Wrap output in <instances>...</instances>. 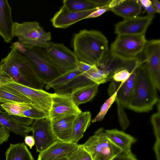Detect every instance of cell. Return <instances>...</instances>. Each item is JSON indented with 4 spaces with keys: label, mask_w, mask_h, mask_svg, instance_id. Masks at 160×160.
I'll return each mask as SVG.
<instances>
[{
    "label": "cell",
    "mask_w": 160,
    "mask_h": 160,
    "mask_svg": "<svg viewBox=\"0 0 160 160\" xmlns=\"http://www.w3.org/2000/svg\"><path fill=\"white\" fill-rule=\"evenodd\" d=\"M0 74L25 86L42 89L45 85L36 74L29 60L12 43L8 55L0 62Z\"/></svg>",
    "instance_id": "cell-1"
},
{
    "label": "cell",
    "mask_w": 160,
    "mask_h": 160,
    "mask_svg": "<svg viewBox=\"0 0 160 160\" xmlns=\"http://www.w3.org/2000/svg\"><path fill=\"white\" fill-rule=\"evenodd\" d=\"M73 46L78 61L92 65H97L109 51L107 38L96 30L80 31L74 37Z\"/></svg>",
    "instance_id": "cell-2"
},
{
    "label": "cell",
    "mask_w": 160,
    "mask_h": 160,
    "mask_svg": "<svg viewBox=\"0 0 160 160\" xmlns=\"http://www.w3.org/2000/svg\"><path fill=\"white\" fill-rule=\"evenodd\" d=\"M144 62L138 67L134 87L127 107L138 112L152 110L159 99L157 88Z\"/></svg>",
    "instance_id": "cell-3"
},
{
    "label": "cell",
    "mask_w": 160,
    "mask_h": 160,
    "mask_svg": "<svg viewBox=\"0 0 160 160\" xmlns=\"http://www.w3.org/2000/svg\"><path fill=\"white\" fill-rule=\"evenodd\" d=\"M16 43L18 50L31 62L36 74L44 85L67 71L53 64L45 55L42 48L27 47L18 42Z\"/></svg>",
    "instance_id": "cell-4"
},
{
    "label": "cell",
    "mask_w": 160,
    "mask_h": 160,
    "mask_svg": "<svg viewBox=\"0 0 160 160\" xmlns=\"http://www.w3.org/2000/svg\"><path fill=\"white\" fill-rule=\"evenodd\" d=\"M12 33L19 42L28 48H44L52 38L51 33L46 32L36 21L14 22Z\"/></svg>",
    "instance_id": "cell-5"
},
{
    "label": "cell",
    "mask_w": 160,
    "mask_h": 160,
    "mask_svg": "<svg viewBox=\"0 0 160 160\" xmlns=\"http://www.w3.org/2000/svg\"><path fill=\"white\" fill-rule=\"evenodd\" d=\"M147 41L145 35H118L111 44L109 52L122 59H135L142 52Z\"/></svg>",
    "instance_id": "cell-6"
},
{
    "label": "cell",
    "mask_w": 160,
    "mask_h": 160,
    "mask_svg": "<svg viewBox=\"0 0 160 160\" xmlns=\"http://www.w3.org/2000/svg\"><path fill=\"white\" fill-rule=\"evenodd\" d=\"M0 83L9 91L26 97L34 106L48 112L51 104V93L25 86L0 74Z\"/></svg>",
    "instance_id": "cell-7"
},
{
    "label": "cell",
    "mask_w": 160,
    "mask_h": 160,
    "mask_svg": "<svg viewBox=\"0 0 160 160\" xmlns=\"http://www.w3.org/2000/svg\"><path fill=\"white\" fill-rule=\"evenodd\" d=\"M82 145L92 160H108L123 152L108 139L102 128L96 131Z\"/></svg>",
    "instance_id": "cell-8"
},
{
    "label": "cell",
    "mask_w": 160,
    "mask_h": 160,
    "mask_svg": "<svg viewBox=\"0 0 160 160\" xmlns=\"http://www.w3.org/2000/svg\"><path fill=\"white\" fill-rule=\"evenodd\" d=\"M42 49L46 58L58 68L67 71L77 68L79 61L76 56L63 44L49 42Z\"/></svg>",
    "instance_id": "cell-9"
},
{
    "label": "cell",
    "mask_w": 160,
    "mask_h": 160,
    "mask_svg": "<svg viewBox=\"0 0 160 160\" xmlns=\"http://www.w3.org/2000/svg\"><path fill=\"white\" fill-rule=\"evenodd\" d=\"M148 71L157 90L160 89V40L147 41L142 52Z\"/></svg>",
    "instance_id": "cell-10"
},
{
    "label": "cell",
    "mask_w": 160,
    "mask_h": 160,
    "mask_svg": "<svg viewBox=\"0 0 160 160\" xmlns=\"http://www.w3.org/2000/svg\"><path fill=\"white\" fill-rule=\"evenodd\" d=\"M31 127L37 152L44 150L57 140L52 131L49 118L35 120Z\"/></svg>",
    "instance_id": "cell-11"
},
{
    "label": "cell",
    "mask_w": 160,
    "mask_h": 160,
    "mask_svg": "<svg viewBox=\"0 0 160 160\" xmlns=\"http://www.w3.org/2000/svg\"><path fill=\"white\" fill-rule=\"evenodd\" d=\"M143 63V62L138 58L131 60L119 58L112 55L109 50L106 56L96 66L107 75V81H109L112 80L113 74L118 70L126 68L132 71Z\"/></svg>",
    "instance_id": "cell-12"
},
{
    "label": "cell",
    "mask_w": 160,
    "mask_h": 160,
    "mask_svg": "<svg viewBox=\"0 0 160 160\" xmlns=\"http://www.w3.org/2000/svg\"><path fill=\"white\" fill-rule=\"evenodd\" d=\"M154 17V15H148L124 19L115 25V33L118 35H145Z\"/></svg>",
    "instance_id": "cell-13"
},
{
    "label": "cell",
    "mask_w": 160,
    "mask_h": 160,
    "mask_svg": "<svg viewBox=\"0 0 160 160\" xmlns=\"http://www.w3.org/2000/svg\"><path fill=\"white\" fill-rule=\"evenodd\" d=\"M51 104L48 118L63 115H78L82 111L73 102L70 96L51 93Z\"/></svg>",
    "instance_id": "cell-14"
},
{
    "label": "cell",
    "mask_w": 160,
    "mask_h": 160,
    "mask_svg": "<svg viewBox=\"0 0 160 160\" xmlns=\"http://www.w3.org/2000/svg\"><path fill=\"white\" fill-rule=\"evenodd\" d=\"M139 66L132 71L130 77L125 82L118 84V82L112 80L109 86L108 94L110 96L116 92L115 101L118 102L124 108H127L134 87Z\"/></svg>",
    "instance_id": "cell-15"
},
{
    "label": "cell",
    "mask_w": 160,
    "mask_h": 160,
    "mask_svg": "<svg viewBox=\"0 0 160 160\" xmlns=\"http://www.w3.org/2000/svg\"><path fill=\"white\" fill-rule=\"evenodd\" d=\"M99 8L85 11L74 12L70 11L63 5L51 21L55 28H65L80 21L87 18L92 12Z\"/></svg>",
    "instance_id": "cell-16"
},
{
    "label": "cell",
    "mask_w": 160,
    "mask_h": 160,
    "mask_svg": "<svg viewBox=\"0 0 160 160\" xmlns=\"http://www.w3.org/2000/svg\"><path fill=\"white\" fill-rule=\"evenodd\" d=\"M77 116H60L50 118L52 131L57 140L70 142L73 125Z\"/></svg>",
    "instance_id": "cell-17"
},
{
    "label": "cell",
    "mask_w": 160,
    "mask_h": 160,
    "mask_svg": "<svg viewBox=\"0 0 160 160\" xmlns=\"http://www.w3.org/2000/svg\"><path fill=\"white\" fill-rule=\"evenodd\" d=\"M78 143L57 140L39 153L37 160H56L68 155L78 146Z\"/></svg>",
    "instance_id": "cell-18"
},
{
    "label": "cell",
    "mask_w": 160,
    "mask_h": 160,
    "mask_svg": "<svg viewBox=\"0 0 160 160\" xmlns=\"http://www.w3.org/2000/svg\"><path fill=\"white\" fill-rule=\"evenodd\" d=\"M12 10L7 0H0V35L7 43L10 42L14 37Z\"/></svg>",
    "instance_id": "cell-19"
},
{
    "label": "cell",
    "mask_w": 160,
    "mask_h": 160,
    "mask_svg": "<svg viewBox=\"0 0 160 160\" xmlns=\"http://www.w3.org/2000/svg\"><path fill=\"white\" fill-rule=\"evenodd\" d=\"M105 132L108 139L127 156L132 153V145L137 140L135 138L117 129L107 130Z\"/></svg>",
    "instance_id": "cell-20"
},
{
    "label": "cell",
    "mask_w": 160,
    "mask_h": 160,
    "mask_svg": "<svg viewBox=\"0 0 160 160\" xmlns=\"http://www.w3.org/2000/svg\"><path fill=\"white\" fill-rule=\"evenodd\" d=\"M141 10L138 0H121L118 4L110 9L115 14L124 19L138 16Z\"/></svg>",
    "instance_id": "cell-21"
},
{
    "label": "cell",
    "mask_w": 160,
    "mask_h": 160,
    "mask_svg": "<svg viewBox=\"0 0 160 160\" xmlns=\"http://www.w3.org/2000/svg\"><path fill=\"white\" fill-rule=\"evenodd\" d=\"M91 114L89 111L82 112L78 115L73 122L70 142L77 143L90 124Z\"/></svg>",
    "instance_id": "cell-22"
},
{
    "label": "cell",
    "mask_w": 160,
    "mask_h": 160,
    "mask_svg": "<svg viewBox=\"0 0 160 160\" xmlns=\"http://www.w3.org/2000/svg\"><path fill=\"white\" fill-rule=\"evenodd\" d=\"M93 83H95L86 76L81 74L61 87L54 89V93L60 95L71 96L75 91Z\"/></svg>",
    "instance_id": "cell-23"
},
{
    "label": "cell",
    "mask_w": 160,
    "mask_h": 160,
    "mask_svg": "<svg viewBox=\"0 0 160 160\" xmlns=\"http://www.w3.org/2000/svg\"><path fill=\"white\" fill-rule=\"evenodd\" d=\"M5 160H34L24 142L11 143L5 152Z\"/></svg>",
    "instance_id": "cell-24"
},
{
    "label": "cell",
    "mask_w": 160,
    "mask_h": 160,
    "mask_svg": "<svg viewBox=\"0 0 160 160\" xmlns=\"http://www.w3.org/2000/svg\"><path fill=\"white\" fill-rule=\"evenodd\" d=\"M98 85L93 83L73 92L70 96L74 104L78 106L92 100L97 92Z\"/></svg>",
    "instance_id": "cell-25"
},
{
    "label": "cell",
    "mask_w": 160,
    "mask_h": 160,
    "mask_svg": "<svg viewBox=\"0 0 160 160\" xmlns=\"http://www.w3.org/2000/svg\"><path fill=\"white\" fill-rule=\"evenodd\" d=\"M62 2L63 5L72 12H81L101 7L91 0H64Z\"/></svg>",
    "instance_id": "cell-26"
},
{
    "label": "cell",
    "mask_w": 160,
    "mask_h": 160,
    "mask_svg": "<svg viewBox=\"0 0 160 160\" xmlns=\"http://www.w3.org/2000/svg\"><path fill=\"white\" fill-rule=\"evenodd\" d=\"M0 110V124L10 132L25 137L28 135V133L32 131L31 126H27L13 122L3 116Z\"/></svg>",
    "instance_id": "cell-27"
},
{
    "label": "cell",
    "mask_w": 160,
    "mask_h": 160,
    "mask_svg": "<svg viewBox=\"0 0 160 160\" xmlns=\"http://www.w3.org/2000/svg\"><path fill=\"white\" fill-rule=\"evenodd\" d=\"M81 74L82 73L77 68L67 71L48 82L46 84L45 89L48 90L51 88L54 89L58 88Z\"/></svg>",
    "instance_id": "cell-28"
},
{
    "label": "cell",
    "mask_w": 160,
    "mask_h": 160,
    "mask_svg": "<svg viewBox=\"0 0 160 160\" xmlns=\"http://www.w3.org/2000/svg\"><path fill=\"white\" fill-rule=\"evenodd\" d=\"M6 102H19L33 105L28 98L9 91L0 83V103Z\"/></svg>",
    "instance_id": "cell-29"
},
{
    "label": "cell",
    "mask_w": 160,
    "mask_h": 160,
    "mask_svg": "<svg viewBox=\"0 0 160 160\" xmlns=\"http://www.w3.org/2000/svg\"><path fill=\"white\" fill-rule=\"evenodd\" d=\"M32 105L19 102H6L0 104V108L9 115L25 117L24 112L31 108Z\"/></svg>",
    "instance_id": "cell-30"
},
{
    "label": "cell",
    "mask_w": 160,
    "mask_h": 160,
    "mask_svg": "<svg viewBox=\"0 0 160 160\" xmlns=\"http://www.w3.org/2000/svg\"><path fill=\"white\" fill-rule=\"evenodd\" d=\"M94 83L99 85L107 82L108 75L97 67L87 74L84 75Z\"/></svg>",
    "instance_id": "cell-31"
},
{
    "label": "cell",
    "mask_w": 160,
    "mask_h": 160,
    "mask_svg": "<svg viewBox=\"0 0 160 160\" xmlns=\"http://www.w3.org/2000/svg\"><path fill=\"white\" fill-rule=\"evenodd\" d=\"M67 160H92L90 154L82 144L78 146L67 157Z\"/></svg>",
    "instance_id": "cell-32"
},
{
    "label": "cell",
    "mask_w": 160,
    "mask_h": 160,
    "mask_svg": "<svg viewBox=\"0 0 160 160\" xmlns=\"http://www.w3.org/2000/svg\"><path fill=\"white\" fill-rule=\"evenodd\" d=\"M116 96V93L115 92L105 101L98 113L92 121V122L100 121L103 120L108 110L115 100Z\"/></svg>",
    "instance_id": "cell-33"
},
{
    "label": "cell",
    "mask_w": 160,
    "mask_h": 160,
    "mask_svg": "<svg viewBox=\"0 0 160 160\" xmlns=\"http://www.w3.org/2000/svg\"><path fill=\"white\" fill-rule=\"evenodd\" d=\"M25 117L33 120L39 119L48 118V112H46L33 105L30 109L25 111L23 113Z\"/></svg>",
    "instance_id": "cell-34"
},
{
    "label": "cell",
    "mask_w": 160,
    "mask_h": 160,
    "mask_svg": "<svg viewBox=\"0 0 160 160\" xmlns=\"http://www.w3.org/2000/svg\"><path fill=\"white\" fill-rule=\"evenodd\" d=\"M0 112L5 117L13 122L19 124L29 126L32 124L34 120L27 117L9 115L5 112L2 111L1 110Z\"/></svg>",
    "instance_id": "cell-35"
},
{
    "label": "cell",
    "mask_w": 160,
    "mask_h": 160,
    "mask_svg": "<svg viewBox=\"0 0 160 160\" xmlns=\"http://www.w3.org/2000/svg\"><path fill=\"white\" fill-rule=\"evenodd\" d=\"M158 102V112L152 116L151 122L153 126L156 140H160V105L159 99Z\"/></svg>",
    "instance_id": "cell-36"
},
{
    "label": "cell",
    "mask_w": 160,
    "mask_h": 160,
    "mask_svg": "<svg viewBox=\"0 0 160 160\" xmlns=\"http://www.w3.org/2000/svg\"><path fill=\"white\" fill-rule=\"evenodd\" d=\"M117 106V111L120 125L123 130H126L129 123L128 119L124 110V108L118 101H116Z\"/></svg>",
    "instance_id": "cell-37"
},
{
    "label": "cell",
    "mask_w": 160,
    "mask_h": 160,
    "mask_svg": "<svg viewBox=\"0 0 160 160\" xmlns=\"http://www.w3.org/2000/svg\"><path fill=\"white\" fill-rule=\"evenodd\" d=\"M132 71L126 68L121 69L114 73L112 80L116 82L123 83L128 79Z\"/></svg>",
    "instance_id": "cell-38"
},
{
    "label": "cell",
    "mask_w": 160,
    "mask_h": 160,
    "mask_svg": "<svg viewBox=\"0 0 160 160\" xmlns=\"http://www.w3.org/2000/svg\"><path fill=\"white\" fill-rule=\"evenodd\" d=\"M96 67V66L95 65H92L79 61L76 68L82 74L84 75L95 68Z\"/></svg>",
    "instance_id": "cell-39"
},
{
    "label": "cell",
    "mask_w": 160,
    "mask_h": 160,
    "mask_svg": "<svg viewBox=\"0 0 160 160\" xmlns=\"http://www.w3.org/2000/svg\"><path fill=\"white\" fill-rule=\"evenodd\" d=\"M10 136V131L0 124V145L8 141Z\"/></svg>",
    "instance_id": "cell-40"
},
{
    "label": "cell",
    "mask_w": 160,
    "mask_h": 160,
    "mask_svg": "<svg viewBox=\"0 0 160 160\" xmlns=\"http://www.w3.org/2000/svg\"><path fill=\"white\" fill-rule=\"evenodd\" d=\"M110 9L109 4L107 6L102 7L92 12L87 17V18H96L101 16L105 12L110 10Z\"/></svg>",
    "instance_id": "cell-41"
},
{
    "label": "cell",
    "mask_w": 160,
    "mask_h": 160,
    "mask_svg": "<svg viewBox=\"0 0 160 160\" xmlns=\"http://www.w3.org/2000/svg\"><path fill=\"white\" fill-rule=\"evenodd\" d=\"M25 144L32 148L35 144V141L33 137L31 135H27L24 137Z\"/></svg>",
    "instance_id": "cell-42"
},
{
    "label": "cell",
    "mask_w": 160,
    "mask_h": 160,
    "mask_svg": "<svg viewBox=\"0 0 160 160\" xmlns=\"http://www.w3.org/2000/svg\"><path fill=\"white\" fill-rule=\"evenodd\" d=\"M157 160H160V140H156L153 147Z\"/></svg>",
    "instance_id": "cell-43"
},
{
    "label": "cell",
    "mask_w": 160,
    "mask_h": 160,
    "mask_svg": "<svg viewBox=\"0 0 160 160\" xmlns=\"http://www.w3.org/2000/svg\"><path fill=\"white\" fill-rule=\"evenodd\" d=\"M127 158V155L125 152H122L108 160H126Z\"/></svg>",
    "instance_id": "cell-44"
},
{
    "label": "cell",
    "mask_w": 160,
    "mask_h": 160,
    "mask_svg": "<svg viewBox=\"0 0 160 160\" xmlns=\"http://www.w3.org/2000/svg\"><path fill=\"white\" fill-rule=\"evenodd\" d=\"M91 1L99 7L108 5L111 0H91Z\"/></svg>",
    "instance_id": "cell-45"
},
{
    "label": "cell",
    "mask_w": 160,
    "mask_h": 160,
    "mask_svg": "<svg viewBox=\"0 0 160 160\" xmlns=\"http://www.w3.org/2000/svg\"><path fill=\"white\" fill-rule=\"evenodd\" d=\"M144 9L145 11L148 15H154V14L158 13L157 10L153 5L147 7H142Z\"/></svg>",
    "instance_id": "cell-46"
},
{
    "label": "cell",
    "mask_w": 160,
    "mask_h": 160,
    "mask_svg": "<svg viewBox=\"0 0 160 160\" xmlns=\"http://www.w3.org/2000/svg\"><path fill=\"white\" fill-rule=\"evenodd\" d=\"M138 1L142 7H147L152 4V1L150 0H140Z\"/></svg>",
    "instance_id": "cell-47"
},
{
    "label": "cell",
    "mask_w": 160,
    "mask_h": 160,
    "mask_svg": "<svg viewBox=\"0 0 160 160\" xmlns=\"http://www.w3.org/2000/svg\"><path fill=\"white\" fill-rule=\"evenodd\" d=\"M152 4L155 8L157 10L158 12H160V2L157 0H152Z\"/></svg>",
    "instance_id": "cell-48"
},
{
    "label": "cell",
    "mask_w": 160,
    "mask_h": 160,
    "mask_svg": "<svg viewBox=\"0 0 160 160\" xmlns=\"http://www.w3.org/2000/svg\"><path fill=\"white\" fill-rule=\"evenodd\" d=\"M126 160H137L134 155L132 153L127 156Z\"/></svg>",
    "instance_id": "cell-49"
},
{
    "label": "cell",
    "mask_w": 160,
    "mask_h": 160,
    "mask_svg": "<svg viewBox=\"0 0 160 160\" xmlns=\"http://www.w3.org/2000/svg\"><path fill=\"white\" fill-rule=\"evenodd\" d=\"M56 160H67V157H64Z\"/></svg>",
    "instance_id": "cell-50"
}]
</instances>
